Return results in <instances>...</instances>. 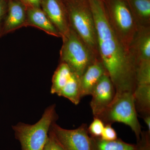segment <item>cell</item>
Returning <instances> with one entry per match:
<instances>
[{
	"instance_id": "cell-1",
	"label": "cell",
	"mask_w": 150,
	"mask_h": 150,
	"mask_svg": "<svg viewBox=\"0 0 150 150\" xmlns=\"http://www.w3.org/2000/svg\"><path fill=\"white\" fill-rule=\"evenodd\" d=\"M96 29L100 59L116 93H133L137 86L136 64L110 25L103 0H88Z\"/></svg>"
},
{
	"instance_id": "cell-2",
	"label": "cell",
	"mask_w": 150,
	"mask_h": 150,
	"mask_svg": "<svg viewBox=\"0 0 150 150\" xmlns=\"http://www.w3.org/2000/svg\"><path fill=\"white\" fill-rule=\"evenodd\" d=\"M70 26L84 42L93 54L100 59L96 32L88 0H64Z\"/></svg>"
},
{
	"instance_id": "cell-3",
	"label": "cell",
	"mask_w": 150,
	"mask_h": 150,
	"mask_svg": "<svg viewBox=\"0 0 150 150\" xmlns=\"http://www.w3.org/2000/svg\"><path fill=\"white\" fill-rule=\"evenodd\" d=\"M56 105L44 110L42 117L33 125L19 123L13 127L15 136L21 146V150H44L52 123L57 118Z\"/></svg>"
},
{
	"instance_id": "cell-4",
	"label": "cell",
	"mask_w": 150,
	"mask_h": 150,
	"mask_svg": "<svg viewBox=\"0 0 150 150\" xmlns=\"http://www.w3.org/2000/svg\"><path fill=\"white\" fill-rule=\"evenodd\" d=\"M96 118L105 125H111L115 122L126 124L134 132L137 142L139 141L142 131L132 93H116L111 103Z\"/></svg>"
},
{
	"instance_id": "cell-5",
	"label": "cell",
	"mask_w": 150,
	"mask_h": 150,
	"mask_svg": "<svg viewBox=\"0 0 150 150\" xmlns=\"http://www.w3.org/2000/svg\"><path fill=\"white\" fill-rule=\"evenodd\" d=\"M112 29L123 46L130 48L138 26L127 0H103Z\"/></svg>"
},
{
	"instance_id": "cell-6",
	"label": "cell",
	"mask_w": 150,
	"mask_h": 150,
	"mask_svg": "<svg viewBox=\"0 0 150 150\" xmlns=\"http://www.w3.org/2000/svg\"><path fill=\"white\" fill-rule=\"evenodd\" d=\"M60 63H64L79 77L97 58L84 42L71 28L62 37Z\"/></svg>"
},
{
	"instance_id": "cell-7",
	"label": "cell",
	"mask_w": 150,
	"mask_h": 150,
	"mask_svg": "<svg viewBox=\"0 0 150 150\" xmlns=\"http://www.w3.org/2000/svg\"><path fill=\"white\" fill-rule=\"evenodd\" d=\"M48 135L63 150H93L91 137L86 123L77 129H67L55 122L51 125Z\"/></svg>"
},
{
	"instance_id": "cell-8",
	"label": "cell",
	"mask_w": 150,
	"mask_h": 150,
	"mask_svg": "<svg viewBox=\"0 0 150 150\" xmlns=\"http://www.w3.org/2000/svg\"><path fill=\"white\" fill-rule=\"evenodd\" d=\"M116 94L115 87L107 73L103 76L94 87L90 102L94 117H97L111 103Z\"/></svg>"
},
{
	"instance_id": "cell-9",
	"label": "cell",
	"mask_w": 150,
	"mask_h": 150,
	"mask_svg": "<svg viewBox=\"0 0 150 150\" xmlns=\"http://www.w3.org/2000/svg\"><path fill=\"white\" fill-rule=\"evenodd\" d=\"M40 8L63 37L70 29L67 8L64 0H42Z\"/></svg>"
},
{
	"instance_id": "cell-10",
	"label": "cell",
	"mask_w": 150,
	"mask_h": 150,
	"mask_svg": "<svg viewBox=\"0 0 150 150\" xmlns=\"http://www.w3.org/2000/svg\"><path fill=\"white\" fill-rule=\"evenodd\" d=\"M27 7L21 0H8V9L1 32V37L25 27Z\"/></svg>"
},
{
	"instance_id": "cell-11",
	"label": "cell",
	"mask_w": 150,
	"mask_h": 150,
	"mask_svg": "<svg viewBox=\"0 0 150 150\" xmlns=\"http://www.w3.org/2000/svg\"><path fill=\"white\" fill-rule=\"evenodd\" d=\"M107 73L100 59H96L79 77L81 98L91 95L93 90L103 76Z\"/></svg>"
},
{
	"instance_id": "cell-12",
	"label": "cell",
	"mask_w": 150,
	"mask_h": 150,
	"mask_svg": "<svg viewBox=\"0 0 150 150\" xmlns=\"http://www.w3.org/2000/svg\"><path fill=\"white\" fill-rule=\"evenodd\" d=\"M130 52L136 64L141 61H150V27H138Z\"/></svg>"
},
{
	"instance_id": "cell-13",
	"label": "cell",
	"mask_w": 150,
	"mask_h": 150,
	"mask_svg": "<svg viewBox=\"0 0 150 150\" xmlns=\"http://www.w3.org/2000/svg\"><path fill=\"white\" fill-rule=\"evenodd\" d=\"M34 27L49 35L62 37L60 33L41 8L28 7L25 27Z\"/></svg>"
},
{
	"instance_id": "cell-14",
	"label": "cell",
	"mask_w": 150,
	"mask_h": 150,
	"mask_svg": "<svg viewBox=\"0 0 150 150\" xmlns=\"http://www.w3.org/2000/svg\"><path fill=\"white\" fill-rule=\"evenodd\" d=\"M138 27H150V0H127Z\"/></svg>"
},
{
	"instance_id": "cell-15",
	"label": "cell",
	"mask_w": 150,
	"mask_h": 150,
	"mask_svg": "<svg viewBox=\"0 0 150 150\" xmlns=\"http://www.w3.org/2000/svg\"><path fill=\"white\" fill-rule=\"evenodd\" d=\"M133 94L137 112L143 117L150 115V85H137Z\"/></svg>"
},
{
	"instance_id": "cell-16",
	"label": "cell",
	"mask_w": 150,
	"mask_h": 150,
	"mask_svg": "<svg viewBox=\"0 0 150 150\" xmlns=\"http://www.w3.org/2000/svg\"><path fill=\"white\" fill-rule=\"evenodd\" d=\"M91 138L93 150H138L139 148L138 144H129L118 138L112 141H104L100 138Z\"/></svg>"
},
{
	"instance_id": "cell-17",
	"label": "cell",
	"mask_w": 150,
	"mask_h": 150,
	"mask_svg": "<svg viewBox=\"0 0 150 150\" xmlns=\"http://www.w3.org/2000/svg\"><path fill=\"white\" fill-rule=\"evenodd\" d=\"M57 95L66 98L76 105L79 104L82 98L79 77L73 73L70 79Z\"/></svg>"
},
{
	"instance_id": "cell-18",
	"label": "cell",
	"mask_w": 150,
	"mask_h": 150,
	"mask_svg": "<svg viewBox=\"0 0 150 150\" xmlns=\"http://www.w3.org/2000/svg\"><path fill=\"white\" fill-rule=\"evenodd\" d=\"M72 74L69 67L66 64L60 63L52 78L51 93L58 94L67 83Z\"/></svg>"
},
{
	"instance_id": "cell-19",
	"label": "cell",
	"mask_w": 150,
	"mask_h": 150,
	"mask_svg": "<svg viewBox=\"0 0 150 150\" xmlns=\"http://www.w3.org/2000/svg\"><path fill=\"white\" fill-rule=\"evenodd\" d=\"M137 85H150V61H141L136 64Z\"/></svg>"
},
{
	"instance_id": "cell-20",
	"label": "cell",
	"mask_w": 150,
	"mask_h": 150,
	"mask_svg": "<svg viewBox=\"0 0 150 150\" xmlns=\"http://www.w3.org/2000/svg\"><path fill=\"white\" fill-rule=\"evenodd\" d=\"M104 127V123L100 119L94 117L93 121L88 127L89 134L91 137L100 138Z\"/></svg>"
},
{
	"instance_id": "cell-21",
	"label": "cell",
	"mask_w": 150,
	"mask_h": 150,
	"mask_svg": "<svg viewBox=\"0 0 150 150\" xmlns=\"http://www.w3.org/2000/svg\"><path fill=\"white\" fill-rule=\"evenodd\" d=\"M101 139L106 141H112L118 139L116 131L111 126V124L105 125L101 137Z\"/></svg>"
},
{
	"instance_id": "cell-22",
	"label": "cell",
	"mask_w": 150,
	"mask_h": 150,
	"mask_svg": "<svg viewBox=\"0 0 150 150\" xmlns=\"http://www.w3.org/2000/svg\"><path fill=\"white\" fill-rule=\"evenodd\" d=\"M8 0H0V38L5 20L8 9Z\"/></svg>"
},
{
	"instance_id": "cell-23",
	"label": "cell",
	"mask_w": 150,
	"mask_h": 150,
	"mask_svg": "<svg viewBox=\"0 0 150 150\" xmlns=\"http://www.w3.org/2000/svg\"><path fill=\"white\" fill-rule=\"evenodd\" d=\"M138 144V150H150V134L148 131L142 132Z\"/></svg>"
},
{
	"instance_id": "cell-24",
	"label": "cell",
	"mask_w": 150,
	"mask_h": 150,
	"mask_svg": "<svg viewBox=\"0 0 150 150\" xmlns=\"http://www.w3.org/2000/svg\"><path fill=\"white\" fill-rule=\"evenodd\" d=\"M44 150H63L57 142L48 135V137Z\"/></svg>"
},
{
	"instance_id": "cell-25",
	"label": "cell",
	"mask_w": 150,
	"mask_h": 150,
	"mask_svg": "<svg viewBox=\"0 0 150 150\" xmlns=\"http://www.w3.org/2000/svg\"><path fill=\"white\" fill-rule=\"evenodd\" d=\"M27 8H40L42 0H21Z\"/></svg>"
},
{
	"instance_id": "cell-26",
	"label": "cell",
	"mask_w": 150,
	"mask_h": 150,
	"mask_svg": "<svg viewBox=\"0 0 150 150\" xmlns=\"http://www.w3.org/2000/svg\"><path fill=\"white\" fill-rule=\"evenodd\" d=\"M144 121L148 127V131L150 134V115L143 116Z\"/></svg>"
}]
</instances>
